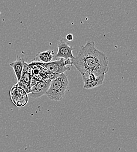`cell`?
Returning a JSON list of instances; mask_svg holds the SVG:
<instances>
[{
    "mask_svg": "<svg viewBox=\"0 0 137 152\" xmlns=\"http://www.w3.org/2000/svg\"><path fill=\"white\" fill-rule=\"evenodd\" d=\"M72 64L81 75H105L109 69L108 58L104 53L96 49L93 41H88L81 47L78 55L72 59Z\"/></svg>",
    "mask_w": 137,
    "mask_h": 152,
    "instance_id": "6da1fadb",
    "label": "cell"
},
{
    "mask_svg": "<svg viewBox=\"0 0 137 152\" xmlns=\"http://www.w3.org/2000/svg\"><path fill=\"white\" fill-rule=\"evenodd\" d=\"M69 80L64 73L60 74L56 78L51 81V83L46 95L52 101H59L64 96L69 87Z\"/></svg>",
    "mask_w": 137,
    "mask_h": 152,
    "instance_id": "7a4b0ae2",
    "label": "cell"
},
{
    "mask_svg": "<svg viewBox=\"0 0 137 152\" xmlns=\"http://www.w3.org/2000/svg\"><path fill=\"white\" fill-rule=\"evenodd\" d=\"M10 95L12 102L18 107H23L28 103V94L23 88L18 87L17 84L12 87Z\"/></svg>",
    "mask_w": 137,
    "mask_h": 152,
    "instance_id": "3957f363",
    "label": "cell"
},
{
    "mask_svg": "<svg viewBox=\"0 0 137 152\" xmlns=\"http://www.w3.org/2000/svg\"><path fill=\"white\" fill-rule=\"evenodd\" d=\"M32 66L31 64H28L25 61L23 63V67L22 73L20 81L18 82L17 85L23 88L26 93L28 94L31 92V83L32 79L31 75Z\"/></svg>",
    "mask_w": 137,
    "mask_h": 152,
    "instance_id": "277c9868",
    "label": "cell"
},
{
    "mask_svg": "<svg viewBox=\"0 0 137 152\" xmlns=\"http://www.w3.org/2000/svg\"><path fill=\"white\" fill-rule=\"evenodd\" d=\"M64 61V58H60L58 60L51 61L47 63H39L42 66L45 67L48 73L62 74L70 70V68L69 67L65 66Z\"/></svg>",
    "mask_w": 137,
    "mask_h": 152,
    "instance_id": "5b68a950",
    "label": "cell"
},
{
    "mask_svg": "<svg viewBox=\"0 0 137 152\" xmlns=\"http://www.w3.org/2000/svg\"><path fill=\"white\" fill-rule=\"evenodd\" d=\"M84 81V88L86 90L92 89L103 84L105 75L97 76L93 73H87L81 75Z\"/></svg>",
    "mask_w": 137,
    "mask_h": 152,
    "instance_id": "8992f818",
    "label": "cell"
},
{
    "mask_svg": "<svg viewBox=\"0 0 137 152\" xmlns=\"http://www.w3.org/2000/svg\"><path fill=\"white\" fill-rule=\"evenodd\" d=\"M51 80L49 79L37 81V83L31 87V92L29 94L34 98H38L46 94L48 91Z\"/></svg>",
    "mask_w": 137,
    "mask_h": 152,
    "instance_id": "52a82bcc",
    "label": "cell"
},
{
    "mask_svg": "<svg viewBox=\"0 0 137 152\" xmlns=\"http://www.w3.org/2000/svg\"><path fill=\"white\" fill-rule=\"evenodd\" d=\"M58 52L55 56L56 58H63L66 60L68 58L72 59L74 58L72 53L73 50V47L70 46L67 42L64 40V39H61L58 42Z\"/></svg>",
    "mask_w": 137,
    "mask_h": 152,
    "instance_id": "ba28073f",
    "label": "cell"
},
{
    "mask_svg": "<svg viewBox=\"0 0 137 152\" xmlns=\"http://www.w3.org/2000/svg\"><path fill=\"white\" fill-rule=\"evenodd\" d=\"M30 64L32 66L31 75L32 78L35 79L37 81L47 79L48 73L39 62L32 61Z\"/></svg>",
    "mask_w": 137,
    "mask_h": 152,
    "instance_id": "9c48e42d",
    "label": "cell"
},
{
    "mask_svg": "<svg viewBox=\"0 0 137 152\" xmlns=\"http://www.w3.org/2000/svg\"><path fill=\"white\" fill-rule=\"evenodd\" d=\"M53 54L54 52L51 50H48L43 52H39L37 55L36 57L32 60V61L43 63H49L52 61L54 57Z\"/></svg>",
    "mask_w": 137,
    "mask_h": 152,
    "instance_id": "30bf717a",
    "label": "cell"
},
{
    "mask_svg": "<svg viewBox=\"0 0 137 152\" xmlns=\"http://www.w3.org/2000/svg\"><path fill=\"white\" fill-rule=\"evenodd\" d=\"M24 62L25 61L22 57H20L19 56H17V58L15 61L11 62L10 63V66L13 69L14 71L18 82L20 81L21 77Z\"/></svg>",
    "mask_w": 137,
    "mask_h": 152,
    "instance_id": "8fae6325",
    "label": "cell"
},
{
    "mask_svg": "<svg viewBox=\"0 0 137 152\" xmlns=\"http://www.w3.org/2000/svg\"><path fill=\"white\" fill-rule=\"evenodd\" d=\"M60 74H56V73H48V76H47V79L51 80V81L53 80H55L56 78Z\"/></svg>",
    "mask_w": 137,
    "mask_h": 152,
    "instance_id": "7c38bea8",
    "label": "cell"
},
{
    "mask_svg": "<svg viewBox=\"0 0 137 152\" xmlns=\"http://www.w3.org/2000/svg\"><path fill=\"white\" fill-rule=\"evenodd\" d=\"M66 39L67 41H72L73 40V35L71 34H69L66 35Z\"/></svg>",
    "mask_w": 137,
    "mask_h": 152,
    "instance_id": "4fadbf2b",
    "label": "cell"
},
{
    "mask_svg": "<svg viewBox=\"0 0 137 152\" xmlns=\"http://www.w3.org/2000/svg\"><path fill=\"white\" fill-rule=\"evenodd\" d=\"M64 63L65 66H67V65H72V59H70V58L66 59V60H64Z\"/></svg>",
    "mask_w": 137,
    "mask_h": 152,
    "instance_id": "5bb4252c",
    "label": "cell"
}]
</instances>
